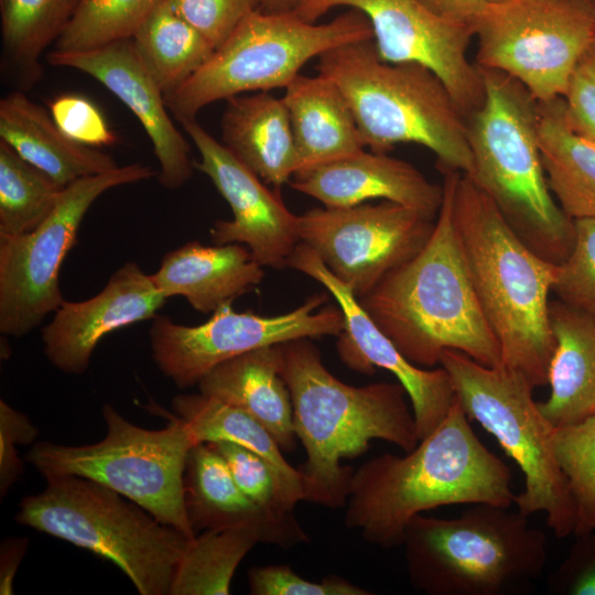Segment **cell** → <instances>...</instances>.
I'll use <instances>...</instances> for the list:
<instances>
[{
  "label": "cell",
  "mask_w": 595,
  "mask_h": 595,
  "mask_svg": "<svg viewBox=\"0 0 595 595\" xmlns=\"http://www.w3.org/2000/svg\"><path fill=\"white\" fill-rule=\"evenodd\" d=\"M281 344L228 359L198 382L199 392L238 408L261 423L282 451L296 446L290 390L281 375Z\"/></svg>",
  "instance_id": "23"
},
{
  "label": "cell",
  "mask_w": 595,
  "mask_h": 595,
  "mask_svg": "<svg viewBox=\"0 0 595 595\" xmlns=\"http://www.w3.org/2000/svg\"><path fill=\"white\" fill-rule=\"evenodd\" d=\"M587 2L589 3V6L592 8V11H593V14H594V18H595V0H587Z\"/></svg>",
  "instance_id": "49"
},
{
  "label": "cell",
  "mask_w": 595,
  "mask_h": 595,
  "mask_svg": "<svg viewBox=\"0 0 595 595\" xmlns=\"http://www.w3.org/2000/svg\"><path fill=\"white\" fill-rule=\"evenodd\" d=\"M475 64L519 82L537 101L564 97L583 57L595 43L587 0L488 2L473 22Z\"/></svg>",
  "instance_id": "12"
},
{
  "label": "cell",
  "mask_w": 595,
  "mask_h": 595,
  "mask_svg": "<svg viewBox=\"0 0 595 595\" xmlns=\"http://www.w3.org/2000/svg\"><path fill=\"white\" fill-rule=\"evenodd\" d=\"M214 48H218L252 11L255 0H165Z\"/></svg>",
  "instance_id": "39"
},
{
  "label": "cell",
  "mask_w": 595,
  "mask_h": 595,
  "mask_svg": "<svg viewBox=\"0 0 595 595\" xmlns=\"http://www.w3.org/2000/svg\"><path fill=\"white\" fill-rule=\"evenodd\" d=\"M134 51L161 88L173 93L215 52L214 46L163 0L132 37Z\"/></svg>",
  "instance_id": "32"
},
{
  "label": "cell",
  "mask_w": 595,
  "mask_h": 595,
  "mask_svg": "<svg viewBox=\"0 0 595 595\" xmlns=\"http://www.w3.org/2000/svg\"><path fill=\"white\" fill-rule=\"evenodd\" d=\"M317 72L342 90L364 144L372 152L387 153L398 143H416L434 153L442 173H472L466 118L441 79L426 67L383 62L374 40H368L321 54Z\"/></svg>",
  "instance_id": "6"
},
{
  "label": "cell",
  "mask_w": 595,
  "mask_h": 595,
  "mask_svg": "<svg viewBox=\"0 0 595 595\" xmlns=\"http://www.w3.org/2000/svg\"><path fill=\"white\" fill-rule=\"evenodd\" d=\"M560 1H583V0H560Z\"/></svg>",
  "instance_id": "51"
},
{
  "label": "cell",
  "mask_w": 595,
  "mask_h": 595,
  "mask_svg": "<svg viewBox=\"0 0 595 595\" xmlns=\"http://www.w3.org/2000/svg\"><path fill=\"white\" fill-rule=\"evenodd\" d=\"M461 172H446L443 201L425 246L358 301L413 365L431 368L443 351L501 365V349L479 303L454 218Z\"/></svg>",
  "instance_id": "2"
},
{
  "label": "cell",
  "mask_w": 595,
  "mask_h": 595,
  "mask_svg": "<svg viewBox=\"0 0 595 595\" xmlns=\"http://www.w3.org/2000/svg\"><path fill=\"white\" fill-rule=\"evenodd\" d=\"M549 315L554 338L550 394L538 404L561 428L595 414V316L560 300L550 302Z\"/></svg>",
  "instance_id": "27"
},
{
  "label": "cell",
  "mask_w": 595,
  "mask_h": 595,
  "mask_svg": "<svg viewBox=\"0 0 595 595\" xmlns=\"http://www.w3.org/2000/svg\"><path fill=\"white\" fill-rule=\"evenodd\" d=\"M488 2L490 3H498V2H505V1H508V0H487Z\"/></svg>",
  "instance_id": "50"
},
{
  "label": "cell",
  "mask_w": 595,
  "mask_h": 595,
  "mask_svg": "<svg viewBox=\"0 0 595 595\" xmlns=\"http://www.w3.org/2000/svg\"><path fill=\"white\" fill-rule=\"evenodd\" d=\"M305 0H255L264 12H295Z\"/></svg>",
  "instance_id": "47"
},
{
  "label": "cell",
  "mask_w": 595,
  "mask_h": 595,
  "mask_svg": "<svg viewBox=\"0 0 595 595\" xmlns=\"http://www.w3.org/2000/svg\"><path fill=\"white\" fill-rule=\"evenodd\" d=\"M478 69L484 99L466 117L473 158L468 176L529 248L560 264L573 246L574 221L548 184L538 138V101L512 77Z\"/></svg>",
  "instance_id": "5"
},
{
  "label": "cell",
  "mask_w": 595,
  "mask_h": 595,
  "mask_svg": "<svg viewBox=\"0 0 595 595\" xmlns=\"http://www.w3.org/2000/svg\"><path fill=\"white\" fill-rule=\"evenodd\" d=\"M293 268L320 282L334 296L344 315L337 336V353L351 370L371 375L377 368L390 371L403 386L412 405L419 440L431 434L447 414L455 398L448 372L410 363L377 326L351 290L338 280L317 253L299 242L289 258Z\"/></svg>",
  "instance_id": "17"
},
{
  "label": "cell",
  "mask_w": 595,
  "mask_h": 595,
  "mask_svg": "<svg viewBox=\"0 0 595 595\" xmlns=\"http://www.w3.org/2000/svg\"><path fill=\"white\" fill-rule=\"evenodd\" d=\"M281 354L294 432L306 452L298 468L304 500L333 509L346 506L354 469L342 459L360 456L374 439L405 453L420 442L408 393L400 382L344 383L309 338L281 344Z\"/></svg>",
  "instance_id": "3"
},
{
  "label": "cell",
  "mask_w": 595,
  "mask_h": 595,
  "mask_svg": "<svg viewBox=\"0 0 595 595\" xmlns=\"http://www.w3.org/2000/svg\"><path fill=\"white\" fill-rule=\"evenodd\" d=\"M47 62L94 77L134 113L151 140L161 185L175 190L190 180L195 163L188 143L172 122L163 93L139 60L132 39L85 52L53 50Z\"/></svg>",
  "instance_id": "20"
},
{
  "label": "cell",
  "mask_w": 595,
  "mask_h": 595,
  "mask_svg": "<svg viewBox=\"0 0 595 595\" xmlns=\"http://www.w3.org/2000/svg\"><path fill=\"white\" fill-rule=\"evenodd\" d=\"M156 173L133 163L67 185L51 214L35 229L0 236V332L21 337L42 324L65 301L61 266L75 245L84 216L106 191L148 180Z\"/></svg>",
  "instance_id": "13"
},
{
  "label": "cell",
  "mask_w": 595,
  "mask_h": 595,
  "mask_svg": "<svg viewBox=\"0 0 595 595\" xmlns=\"http://www.w3.org/2000/svg\"><path fill=\"white\" fill-rule=\"evenodd\" d=\"M39 430L21 412L0 401V494L6 496L9 488L23 470L15 445L31 444Z\"/></svg>",
  "instance_id": "42"
},
{
  "label": "cell",
  "mask_w": 595,
  "mask_h": 595,
  "mask_svg": "<svg viewBox=\"0 0 595 595\" xmlns=\"http://www.w3.org/2000/svg\"><path fill=\"white\" fill-rule=\"evenodd\" d=\"M578 541L552 577L554 593L595 595V531Z\"/></svg>",
  "instance_id": "43"
},
{
  "label": "cell",
  "mask_w": 595,
  "mask_h": 595,
  "mask_svg": "<svg viewBox=\"0 0 595 595\" xmlns=\"http://www.w3.org/2000/svg\"><path fill=\"white\" fill-rule=\"evenodd\" d=\"M226 101L221 143L264 183L277 188L290 183L298 154L283 98L259 91Z\"/></svg>",
  "instance_id": "28"
},
{
  "label": "cell",
  "mask_w": 595,
  "mask_h": 595,
  "mask_svg": "<svg viewBox=\"0 0 595 595\" xmlns=\"http://www.w3.org/2000/svg\"><path fill=\"white\" fill-rule=\"evenodd\" d=\"M335 7L366 15L381 61L414 63L433 72L465 118L482 105V75L467 54L475 34L472 23L442 17L420 0H305L295 13L315 22Z\"/></svg>",
  "instance_id": "16"
},
{
  "label": "cell",
  "mask_w": 595,
  "mask_h": 595,
  "mask_svg": "<svg viewBox=\"0 0 595 595\" xmlns=\"http://www.w3.org/2000/svg\"><path fill=\"white\" fill-rule=\"evenodd\" d=\"M538 138L549 187L571 218H595V141L570 123L563 97L538 101Z\"/></svg>",
  "instance_id": "30"
},
{
  "label": "cell",
  "mask_w": 595,
  "mask_h": 595,
  "mask_svg": "<svg viewBox=\"0 0 595 595\" xmlns=\"http://www.w3.org/2000/svg\"><path fill=\"white\" fill-rule=\"evenodd\" d=\"M258 542H268L264 528L242 522L204 530L187 543L170 595H228L234 573Z\"/></svg>",
  "instance_id": "31"
},
{
  "label": "cell",
  "mask_w": 595,
  "mask_h": 595,
  "mask_svg": "<svg viewBox=\"0 0 595 595\" xmlns=\"http://www.w3.org/2000/svg\"><path fill=\"white\" fill-rule=\"evenodd\" d=\"M286 106L298 169L294 175L349 156L365 148L351 108L329 78L298 75L282 97Z\"/></svg>",
  "instance_id": "26"
},
{
  "label": "cell",
  "mask_w": 595,
  "mask_h": 595,
  "mask_svg": "<svg viewBox=\"0 0 595 595\" xmlns=\"http://www.w3.org/2000/svg\"><path fill=\"white\" fill-rule=\"evenodd\" d=\"M209 444L224 457L236 484L255 505L277 519H294L282 509L273 472L262 457L234 442Z\"/></svg>",
  "instance_id": "38"
},
{
  "label": "cell",
  "mask_w": 595,
  "mask_h": 595,
  "mask_svg": "<svg viewBox=\"0 0 595 595\" xmlns=\"http://www.w3.org/2000/svg\"><path fill=\"white\" fill-rule=\"evenodd\" d=\"M26 539H12L1 547L0 594L13 593V578L26 549Z\"/></svg>",
  "instance_id": "46"
},
{
  "label": "cell",
  "mask_w": 595,
  "mask_h": 595,
  "mask_svg": "<svg viewBox=\"0 0 595 595\" xmlns=\"http://www.w3.org/2000/svg\"><path fill=\"white\" fill-rule=\"evenodd\" d=\"M402 545L411 584L429 595L521 594L548 558L547 536L529 517L490 504L455 518L418 515Z\"/></svg>",
  "instance_id": "7"
},
{
  "label": "cell",
  "mask_w": 595,
  "mask_h": 595,
  "mask_svg": "<svg viewBox=\"0 0 595 595\" xmlns=\"http://www.w3.org/2000/svg\"><path fill=\"white\" fill-rule=\"evenodd\" d=\"M555 451L575 511L576 536L595 531V414L556 428Z\"/></svg>",
  "instance_id": "36"
},
{
  "label": "cell",
  "mask_w": 595,
  "mask_h": 595,
  "mask_svg": "<svg viewBox=\"0 0 595 595\" xmlns=\"http://www.w3.org/2000/svg\"><path fill=\"white\" fill-rule=\"evenodd\" d=\"M64 188L0 140V236L35 229L54 209Z\"/></svg>",
  "instance_id": "34"
},
{
  "label": "cell",
  "mask_w": 595,
  "mask_h": 595,
  "mask_svg": "<svg viewBox=\"0 0 595 595\" xmlns=\"http://www.w3.org/2000/svg\"><path fill=\"white\" fill-rule=\"evenodd\" d=\"M252 595H370L366 588L339 576H327L320 582L307 581L288 565H267L249 571Z\"/></svg>",
  "instance_id": "40"
},
{
  "label": "cell",
  "mask_w": 595,
  "mask_h": 595,
  "mask_svg": "<svg viewBox=\"0 0 595 595\" xmlns=\"http://www.w3.org/2000/svg\"><path fill=\"white\" fill-rule=\"evenodd\" d=\"M458 399L440 425L405 455L381 454L354 470L345 523L383 549L402 545L407 526L424 511L451 505L511 507L507 464L474 433Z\"/></svg>",
  "instance_id": "1"
},
{
  "label": "cell",
  "mask_w": 595,
  "mask_h": 595,
  "mask_svg": "<svg viewBox=\"0 0 595 595\" xmlns=\"http://www.w3.org/2000/svg\"><path fill=\"white\" fill-rule=\"evenodd\" d=\"M201 155L195 166L207 175L230 206L231 220L218 219L210 228L214 245H246L262 267L283 269L300 242L298 215L278 191L241 163L196 120L181 122Z\"/></svg>",
  "instance_id": "18"
},
{
  "label": "cell",
  "mask_w": 595,
  "mask_h": 595,
  "mask_svg": "<svg viewBox=\"0 0 595 595\" xmlns=\"http://www.w3.org/2000/svg\"><path fill=\"white\" fill-rule=\"evenodd\" d=\"M454 218L484 314L501 349V364L532 388L548 385L554 350L549 294L559 264L529 248L496 204L466 174L454 190Z\"/></svg>",
  "instance_id": "4"
},
{
  "label": "cell",
  "mask_w": 595,
  "mask_h": 595,
  "mask_svg": "<svg viewBox=\"0 0 595 595\" xmlns=\"http://www.w3.org/2000/svg\"><path fill=\"white\" fill-rule=\"evenodd\" d=\"M368 40H374L372 28L355 9L321 24L295 12L255 10L196 73L164 96V102L180 122L195 120L214 101L285 88L313 57Z\"/></svg>",
  "instance_id": "9"
},
{
  "label": "cell",
  "mask_w": 595,
  "mask_h": 595,
  "mask_svg": "<svg viewBox=\"0 0 595 595\" xmlns=\"http://www.w3.org/2000/svg\"><path fill=\"white\" fill-rule=\"evenodd\" d=\"M48 111L57 127L76 142L97 148L112 145L118 140L100 110L86 97L61 95L52 100Z\"/></svg>",
  "instance_id": "41"
},
{
  "label": "cell",
  "mask_w": 595,
  "mask_h": 595,
  "mask_svg": "<svg viewBox=\"0 0 595 595\" xmlns=\"http://www.w3.org/2000/svg\"><path fill=\"white\" fill-rule=\"evenodd\" d=\"M573 221V246L559 264L552 292L558 300L595 316V218Z\"/></svg>",
  "instance_id": "37"
},
{
  "label": "cell",
  "mask_w": 595,
  "mask_h": 595,
  "mask_svg": "<svg viewBox=\"0 0 595 595\" xmlns=\"http://www.w3.org/2000/svg\"><path fill=\"white\" fill-rule=\"evenodd\" d=\"M581 65L594 77L595 79V44L583 57Z\"/></svg>",
  "instance_id": "48"
},
{
  "label": "cell",
  "mask_w": 595,
  "mask_h": 595,
  "mask_svg": "<svg viewBox=\"0 0 595 595\" xmlns=\"http://www.w3.org/2000/svg\"><path fill=\"white\" fill-rule=\"evenodd\" d=\"M327 293H316L291 312L264 316L223 305L210 318L188 326L169 316L153 317L149 336L152 358L177 388L198 385L219 364L264 346L294 339L338 336L344 329L340 307L326 305Z\"/></svg>",
  "instance_id": "14"
},
{
  "label": "cell",
  "mask_w": 595,
  "mask_h": 595,
  "mask_svg": "<svg viewBox=\"0 0 595 595\" xmlns=\"http://www.w3.org/2000/svg\"><path fill=\"white\" fill-rule=\"evenodd\" d=\"M563 99L572 127L595 141V79L581 64L573 74Z\"/></svg>",
  "instance_id": "44"
},
{
  "label": "cell",
  "mask_w": 595,
  "mask_h": 595,
  "mask_svg": "<svg viewBox=\"0 0 595 595\" xmlns=\"http://www.w3.org/2000/svg\"><path fill=\"white\" fill-rule=\"evenodd\" d=\"M435 221L394 202L312 208L298 215L299 240L359 299L428 242Z\"/></svg>",
  "instance_id": "15"
},
{
  "label": "cell",
  "mask_w": 595,
  "mask_h": 595,
  "mask_svg": "<svg viewBox=\"0 0 595 595\" xmlns=\"http://www.w3.org/2000/svg\"><path fill=\"white\" fill-rule=\"evenodd\" d=\"M440 365L468 419L490 433L521 469L524 486L515 497L517 510L527 517L544 513L558 538L574 533V506L555 451L556 428L533 400L527 378L452 349L442 353Z\"/></svg>",
  "instance_id": "10"
},
{
  "label": "cell",
  "mask_w": 595,
  "mask_h": 595,
  "mask_svg": "<svg viewBox=\"0 0 595 595\" xmlns=\"http://www.w3.org/2000/svg\"><path fill=\"white\" fill-rule=\"evenodd\" d=\"M166 300L151 274L137 262H126L95 296L63 302L42 329L44 353L61 371L84 374L105 335L155 317Z\"/></svg>",
  "instance_id": "19"
},
{
  "label": "cell",
  "mask_w": 595,
  "mask_h": 595,
  "mask_svg": "<svg viewBox=\"0 0 595 595\" xmlns=\"http://www.w3.org/2000/svg\"><path fill=\"white\" fill-rule=\"evenodd\" d=\"M174 414L188 428L196 444L228 441L262 457L273 472L279 501L292 513L304 500L298 468L290 465L271 433L247 412L199 393H182L172 400Z\"/></svg>",
  "instance_id": "29"
},
{
  "label": "cell",
  "mask_w": 595,
  "mask_h": 595,
  "mask_svg": "<svg viewBox=\"0 0 595 595\" xmlns=\"http://www.w3.org/2000/svg\"><path fill=\"white\" fill-rule=\"evenodd\" d=\"M0 140L63 188L119 166L112 156L68 138L50 111L22 91L0 101Z\"/></svg>",
  "instance_id": "25"
},
{
  "label": "cell",
  "mask_w": 595,
  "mask_h": 595,
  "mask_svg": "<svg viewBox=\"0 0 595 595\" xmlns=\"http://www.w3.org/2000/svg\"><path fill=\"white\" fill-rule=\"evenodd\" d=\"M184 497L193 530H208L242 522L261 524L269 543L289 548L307 540L295 519L281 520L255 505L238 487L224 457L209 444L188 453Z\"/></svg>",
  "instance_id": "24"
},
{
  "label": "cell",
  "mask_w": 595,
  "mask_h": 595,
  "mask_svg": "<svg viewBox=\"0 0 595 595\" xmlns=\"http://www.w3.org/2000/svg\"><path fill=\"white\" fill-rule=\"evenodd\" d=\"M433 12L457 21L472 23L485 9L487 0H420Z\"/></svg>",
  "instance_id": "45"
},
{
  "label": "cell",
  "mask_w": 595,
  "mask_h": 595,
  "mask_svg": "<svg viewBox=\"0 0 595 595\" xmlns=\"http://www.w3.org/2000/svg\"><path fill=\"white\" fill-rule=\"evenodd\" d=\"M151 277L166 299L180 295L196 311L213 313L251 291L264 272L240 244L191 241L167 252Z\"/></svg>",
  "instance_id": "22"
},
{
  "label": "cell",
  "mask_w": 595,
  "mask_h": 595,
  "mask_svg": "<svg viewBox=\"0 0 595 595\" xmlns=\"http://www.w3.org/2000/svg\"><path fill=\"white\" fill-rule=\"evenodd\" d=\"M80 0H1V34L7 60L31 82L37 60L56 42Z\"/></svg>",
  "instance_id": "33"
},
{
  "label": "cell",
  "mask_w": 595,
  "mask_h": 595,
  "mask_svg": "<svg viewBox=\"0 0 595 595\" xmlns=\"http://www.w3.org/2000/svg\"><path fill=\"white\" fill-rule=\"evenodd\" d=\"M292 178L293 190L329 208L381 198L415 209L434 220L443 201V186L430 182L412 164L364 149Z\"/></svg>",
  "instance_id": "21"
},
{
  "label": "cell",
  "mask_w": 595,
  "mask_h": 595,
  "mask_svg": "<svg viewBox=\"0 0 595 595\" xmlns=\"http://www.w3.org/2000/svg\"><path fill=\"white\" fill-rule=\"evenodd\" d=\"M163 0H80L55 42L57 52H85L132 39Z\"/></svg>",
  "instance_id": "35"
},
{
  "label": "cell",
  "mask_w": 595,
  "mask_h": 595,
  "mask_svg": "<svg viewBox=\"0 0 595 595\" xmlns=\"http://www.w3.org/2000/svg\"><path fill=\"white\" fill-rule=\"evenodd\" d=\"M23 498L17 522L73 543L116 564L141 595H170L191 539L138 504L88 478H46Z\"/></svg>",
  "instance_id": "8"
},
{
  "label": "cell",
  "mask_w": 595,
  "mask_h": 595,
  "mask_svg": "<svg viewBox=\"0 0 595 595\" xmlns=\"http://www.w3.org/2000/svg\"><path fill=\"white\" fill-rule=\"evenodd\" d=\"M107 426L95 444H35L26 459L45 478L73 475L107 486L141 506L160 522L193 539L184 497V472L196 445L186 424L165 412L169 424L149 430L126 420L110 404L102 407Z\"/></svg>",
  "instance_id": "11"
}]
</instances>
